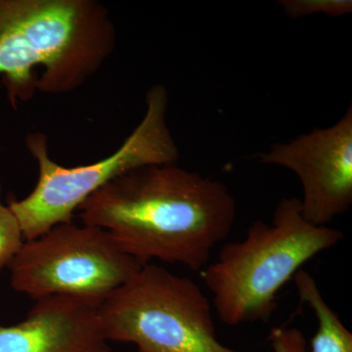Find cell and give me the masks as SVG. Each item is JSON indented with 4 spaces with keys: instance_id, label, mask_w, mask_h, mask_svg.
Masks as SVG:
<instances>
[{
    "instance_id": "obj_6",
    "label": "cell",
    "mask_w": 352,
    "mask_h": 352,
    "mask_svg": "<svg viewBox=\"0 0 352 352\" xmlns=\"http://www.w3.org/2000/svg\"><path fill=\"white\" fill-rule=\"evenodd\" d=\"M142 266L107 231L73 221L24 241L8 264L12 288L34 300L63 296L98 307Z\"/></svg>"
},
{
    "instance_id": "obj_8",
    "label": "cell",
    "mask_w": 352,
    "mask_h": 352,
    "mask_svg": "<svg viewBox=\"0 0 352 352\" xmlns=\"http://www.w3.org/2000/svg\"><path fill=\"white\" fill-rule=\"evenodd\" d=\"M98 305L63 296L36 300L17 325H0V352H111Z\"/></svg>"
},
{
    "instance_id": "obj_3",
    "label": "cell",
    "mask_w": 352,
    "mask_h": 352,
    "mask_svg": "<svg viewBox=\"0 0 352 352\" xmlns=\"http://www.w3.org/2000/svg\"><path fill=\"white\" fill-rule=\"evenodd\" d=\"M342 237L338 229L305 219L300 199H282L271 223L252 222L244 239L227 243L201 270L220 321L235 327L270 320L284 285Z\"/></svg>"
},
{
    "instance_id": "obj_5",
    "label": "cell",
    "mask_w": 352,
    "mask_h": 352,
    "mask_svg": "<svg viewBox=\"0 0 352 352\" xmlns=\"http://www.w3.org/2000/svg\"><path fill=\"white\" fill-rule=\"evenodd\" d=\"M99 315L106 339L138 352H241L217 339L214 307L188 277L147 263L109 296Z\"/></svg>"
},
{
    "instance_id": "obj_1",
    "label": "cell",
    "mask_w": 352,
    "mask_h": 352,
    "mask_svg": "<svg viewBox=\"0 0 352 352\" xmlns=\"http://www.w3.org/2000/svg\"><path fill=\"white\" fill-rule=\"evenodd\" d=\"M141 265L151 261L201 271L235 223V199L223 183L176 164L147 166L102 187L78 208Z\"/></svg>"
},
{
    "instance_id": "obj_2",
    "label": "cell",
    "mask_w": 352,
    "mask_h": 352,
    "mask_svg": "<svg viewBox=\"0 0 352 352\" xmlns=\"http://www.w3.org/2000/svg\"><path fill=\"white\" fill-rule=\"evenodd\" d=\"M115 46L112 18L96 0H0V76L13 106L36 91H75Z\"/></svg>"
},
{
    "instance_id": "obj_12",
    "label": "cell",
    "mask_w": 352,
    "mask_h": 352,
    "mask_svg": "<svg viewBox=\"0 0 352 352\" xmlns=\"http://www.w3.org/2000/svg\"><path fill=\"white\" fill-rule=\"evenodd\" d=\"M270 342L273 352H309L305 333L295 327L271 329Z\"/></svg>"
},
{
    "instance_id": "obj_9",
    "label": "cell",
    "mask_w": 352,
    "mask_h": 352,
    "mask_svg": "<svg viewBox=\"0 0 352 352\" xmlns=\"http://www.w3.org/2000/svg\"><path fill=\"white\" fill-rule=\"evenodd\" d=\"M293 279L300 302L311 308L318 325L310 352H352L351 331L326 302L314 276L300 270Z\"/></svg>"
},
{
    "instance_id": "obj_10",
    "label": "cell",
    "mask_w": 352,
    "mask_h": 352,
    "mask_svg": "<svg viewBox=\"0 0 352 352\" xmlns=\"http://www.w3.org/2000/svg\"><path fill=\"white\" fill-rule=\"evenodd\" d=\"M278 4L291 19L316 14L338 18L352 13L351 0H280Z\"/></svg>"
},
{
    "instance_id": "obj_7",
    "label": "cell",
    "mask_w": 352,
    "mask_h": 352,
    "mask_svg": "<svg viewBox=\"0 0 352 352\" xmlns=\"http://www.w3.org/2000/svg\"><path fill=\"white\" fill-rule=\"evenodd\" d=\"M264 164L293 171L302 184L303 217L328 226L352 205V107L327 129H314L256 155Z\"/></svg>"
},
{
    "instance_id": "obj_11",
    "label": "cell",
    "mask_w": 352,
    "mask_h": 352,
    "mask_svg": "<svg viewBox=\"0 0 352 352\" xmlns=\"http://www.w3.org/2000/svg\"><path fill=\"white\" fill-rule=\"evenodd\" d=\"M1 191L0 184V270L8 266L24 243L19 221L10 208L2 203Z\"/></svg>"
},
{
    "instance_id": "obj_4",
    "label": "cell",
    "mask_w": 352,
    "mask_h": 352,
    "mask_svg": "<svg viewBox=\"0 0 352 352\" xmlns=\"http://www.w3.org/2000/svg\"><path fill=\"white\" fill-rule=\"evenodd\" d=\"M168 106L166 88H150L144 117L131 135L112 155L87 166H60L50 156L45 134H28L25 145L38 163V182L29 196L7 201L24 240L36 239L52 227L73 221L76 210L90 196L120 176L143 166L177 164L180 152L166 122Z\"/></svg>"
}]
</instances>
